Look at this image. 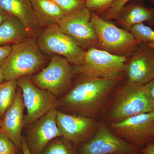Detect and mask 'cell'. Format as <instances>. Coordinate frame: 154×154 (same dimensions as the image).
Instances as JSON below:
<instances>
[{
  "label": "cell",
  "mask_w": 154,
  "mask_h": 154,
  "mask_svg": "<svg viewBox=\"0 0 154 154\" xmlns=\"http://www.w3.org/2000/svg\"><path fill=\"white\" fill-rule=\"evenodd\" d=\"M80 76L79 79L58 99L57 110L95 118L123 75L113 79Z\"/></svg>",
  "instance_id": "cell-1"
},
{
  "label": "cell",
  "mask_w": 154,
  "mask_h": 154,
  "mask_svg": "<svg viewBox=\"0 0 154 154\" xmlns=\"http://www.w3.org/2000/svg\"><path fill=\"white\" fill-rule=\"evenodd\" d=\"M153 111L154 101L145 86L126 82L112 96L103 117L110 124Z\"/></svg>",
  "instance_id": "cell-2"
},
{
  "label": "cell",
  "mask_w": 154,
  "mask_h": 154,
  "mask_svg": "<svg viewBox=\"0 0 154 154\" xmlns=\"http://www.w3.org/2000/svg\"><path fill=\"white\" fill-rule=\"evenodd\" d=\"M45 61L37 42L30 37L12 45L11 53L1 68L5 81L17 80L37 71Z\"/></svg>",
  "instance_id": "cell-3"
},
{
  "label": "cell",
  "mask_w": 154,
  "mask_h": 154,
  "mask_svg": "<svg viewBox=\"0 0 154 154\" xmlns=\"http://www.w3.org/2000/svg\"><path fill=\"white\" fill-rule=\"evenodd\" d=\"M91 22L97 34L100 49L119 56L133 54L142 44L128 30L91 14Z\"/></svg>",
  "instance_id": "cell-4"
},
{
  "label": "cell",
  "mask_w": 154,
  "mask_h": 154,
  "mask_svg": "<svg viewBox=\"0 0 154 154\" xmlns=\"http://www.w3.org/2000/svg\"><path fill=\"white\" fill-rule=\"evenodd\" d=\"M127 61V57L92 48L85 51L82 64L73 67L74 72L92 78L113 79L123 75Z\"/></svg>",
  "instance_id": "cell-5"
},
{
  "label": "cell",
  "mask_w": 154,
  "mask_h": 154,
  "mask_svg": "<svg viewBox=\"0 0 154 154\" xmlns=\"http://www.w3.org/2000/svg\"><path fill=\"white\" fill-rule=\"evenodd\" d=\"M65 58L53 55L46 67L31 78L38 88L48 91L58 99L63 96L72 85L73 67Z\"/></svg>",
  "instance_id": "cell-6"
},
{
  "label": "cell",
  "mask_w": 154,
  "mask_h": 154,
  "mask_svg": "<svg viewBox=\"0 0 154 154\" xmlns=\"http://www.w3.org/2000/svg\"><path fill=\"white\" fill-rule=\"evenodd\" d=\"M142 149L127 142L101 122L94 134L78 146L77 151V154H140Z\"/></svg>",
  "instance_id": "cell-7"
},
{
  "label": "cell",
  "mask_w": 154,
  "mask_h": 154,
  "mask_svg": "<svg viewBox=\"0 0 154 154\" xmlns=\"http://www.w3.org/2000/svg\"><path fill=\"white\" fill-rule=\"evenodd\" d=\"M38 40L41 51L60 55L74 66L82 64L85 51L72 38L63 33L57 25L46 28Z\"/></svg>",
  "instance_id": "cell-8"
},
{
  "label": "cell",
  "mask_w": 154,
  "mask_h": 154,
  "mask_svg": "<svg viewBox=\"0 0 154 154\" xmlns=\"http://www.w3.org/2000/svg\"><path fill=\"white\" fill-rule=\"evenodd\" d=\"M26 110L25 128L53 109H57L58 99L48 91L36 87L29 76L17 79Z\"/></svg>",
  "instance_id": "cell-9"
},
{
  "label": "cell",
  "mask_w": 154,
  "mask_h": 154,
  "mask_svg": "<svg viewBox=\"0 0 154 154\" xmlns=\"http://www.w3.org/2000/svg\"><path fill=\"white\" fill-rule=\"evenodd\" d=\"M109 126L116 134L133 145L143 148L154 142V111L138 114Z\"/></svg>",
  "instance_id": "cell-10"
},
{
  "label": "cell",
  "mask_w": 154,
  "mask_h": 154,
  "mask_svg": "<svg viewBox=\"0 0 154 154\" xmlns=\"http://www.w3.org/2000/svg\"><path fill=\"white\" fill-rule=\"evenodd\" d=\"M91 18L90 10L85 6L65 16L57 25L63 33L72 38L82 48H97L99 41Z\"/></svg>",
  "instance_id": "cell-11"
},
{
  "label": "cell",
  "mask_w": 154,
  "mask_h": 154,
  "mask_svg": "<svg viewBox=\"0 0 154 154\" xmlns=\"http://www.w3.org/2000/svg\"><path fill=\"white\" fill-rule=\"evenodd\" d=\"M57 109L48 113L26 127L24 136L31 154H41L53 140L62 137L57 124Z\"/></svg>",
  "instance_id": "cell-12"
},
{
  "label": "cell",
  "mask_w": 154,
  "mask_h": 154,
  "mask_svg": "<svg viewBox=\"0 0 154 154\" xmlns=\"http://www.w3.org/2000/svg\"><path fill=\"white\" fill-rule=\"evenodd\" d=\"M99 123L95 118L57 110V124L62 137L77 147L94 134Z\"/></svg>",
  "instance_id": "cell-13"
},
{
  "label": "cell",
  "mask_w": 154,
  "mask_h": 154,
  "mask_svg": "<svg viewBox=\"0 0 154 154\" xmlns=\"http://www.w3.org/2000/svg\"><path fill=\"white\" fill-rule=\"evenodd\" d=\"M125 74L128 82L144 86L154 79V48L142 43L127 62Z\"/></svg>",
  "instance_id": "cell-14"
},
{
  "label": "cell",
  "mask_w": 154,
  "mask_h": 154,
  "mask_svg": "<svg viewBox=\"0 0 154 154\" xmlns=\"http://www.w3.org/2000/svg\"><path fill=\"white\" fill-rule=\"evenodd\" d=\"M25 105L21 89L18 86L16 98L2 120L0 131L5 134L22 152V131L25 127Z\"/></svg>",
  "instance_id": "cell-15"
},
{
  "label": "cell",
  "mask_w": 154,
  "mask_h": 154,
  "mask_svg": "<svg viewBox=\"0 0 154 154\" xmlns=\"http://www.w3.org/2000/svg\"><path fill=\"white\" fill-rule=\"evenodd\" d=\"M0 7L9 15L19 19L30 36H34L41 27L30 0H0Z\"/></svg>",
  "instance_id": "cell-16"
},
{
  "label": "cell",
  "mask_w": 154,
  "mask_h": 154,
  "mask_svg": "<svg viewBox=\"0 0 154 154\" xmlns=\"http://www.w3.org/2000/svg\"><path fill=\"white\" fill-rule=\"evenodd\" d=\"M117 19L119 25L125 30H130L134 25L143 22L153 25L154 8L134 4L122 10Z\"/></svg>",
  "instance_id": "cell-17"
},
{
  "label": "cell",
  "mask_w": 154,
  "mask_h": 154,
  "mask_svg": "<svg viewBox=\"0 0 154 154\" xmlns=\"http://www.w3.org/2000/svg\"><path fill=\"white\" fill-rule=\"evenodd\" d=\"M40 26L58 25L66 16L59 7L51 0H30Z\"/></svg>",
  "instance_id": "cell-18"
},
{
  "label": "cell",
  "mask_w": 154,
  "mask_h": 154,
  "mask_svg": "<svg viewBox=\"0 0 154 154\" xmlns=\"http://www.w3.org/2000/svg\"><path fill=\"white\" fill-rule=\"evenodd\" d=\"M30 36L25 26L16 17L10 16L0 24V46L17 44Z\"/></svg>",
  "instance_id": "cell-19"
},
{
  "label": "cell",
  "mask_w": 154,
  "mask_h": 154,
  "mask_svg": "<svg viewBox=\"0 0 154 154\" xmlns=\"http://www.w3.org/2000/svg\"><path fill=\"white\" fill-rule=\"evenodd\" d=\"M18 88L17 80L6 81L0 84V118L13 104Z\"/></svg>",
  "instance_id": "cell-20"
},
{
  "label": "cell",
  "mask_w": 154,
  "mask_h": 154,
  "mask_svg": "<svg viewBox=\"0 0 154 154\" xmlns=\"http://www.w3.org/2000/svg\"><path fill=\"white\" fill-rule=\"evenodd\" d=\"M76 146L62 137L51 140L41 154H77Z\"/></svg>",
  "instance_id": "cell-21"
},
{
  "label": "cell",
  "mask_w": 154,
  "mask_h": 154,
  "mask_svg": "<svg viewBox=\"0 0 154 154\" xmlns=\"http://www.w3.org/2000/svg\"><path fill=\"white\" fill-rule=\"evenodd\" d=\"M135 38L144 44H154V30L143 23L134 25L130 29Z\"/></svg>",
  "instance_id": "cell-22"
},
{
  "label": "cell",
  "mask_w": 154,
  "mask_h": 154,
  "mask_svg": "<svg viewBox=\"0 0 154 154\" xmlns=\"http://www.w3.org/2000/svg\"><path fill=\"white\" fill-rule=\"evenodd\" d=\"M63 11L65 15H69L82 7H85L84 0H51Z\"/></svg>",
  "instance_id": "cell-23"
},
{
  "label": "cell",
  "mask_w": 154,
  "mask_h": 154,
  "mask_svg": "<svg viewBox=\"0 0 154 154\" xmlns=\"http://www.w3.org/2000/svg\"><path fill=\"white\" fill-rule=\"evenodd\" d=\"M130 0H116L108 8L103 17L106 20L117 19L125 6Z\"/></svg>",
  "instance_id": "cell-24"
},
{
  "label": "cell",
  "mask_w": 154,
  "mask_h": 154,
  "mask_svg": "<svg viewBox=\"0 0 154 154\" xmlns=\"http://www.w3.org/2000/svg\"><path fill=\"white\" fill-rule=\"evenodd\" d=\"M19 149L5 134L0 131V154H17Z\"/></svg>",
  "instance_id": "cell-25"
},
{
  "label": "cell",
  "mask_w": 154,
  "mask_h": 154,
  "mask_svg": "<svg viewBox=\"0 0 154 154\" xmlns=\"http://www.w3.org/2000/svg\"><path fill=\"white\" fill-rule=\"evenodd\" d=\"M116 0H86V8L89 10L99 11L107 8Z\"/></svg>",
  "instance_id": "cell-26"
},
{
  "label": "cell",
  "mask_w": 154,
  "mask_h": 154,
  "mask_svg": "<svg viewBox=\"0 0 154 154\" xmlns=\"http://www.w3.org/2000/svg\"><path fill=\"white\" fill-rule=\"evenodd\" d=\"M12 49V45L0 46V67L4 64Z\"/></svg>",
  "instance_id": "cell-27"
},
{
  "label": "cell",
  "mask_w": 154,
  "mask_h": 154,
  "mask_svg": "<svg viewBox=\"0 0 154 154\" xmlns=\"http://www.w3.org/2000/svg\"><path fill=\"white\" fill-rule=\"evenodd\" d=\"M140 154H154V142L147 145L142 149Z\"/></svg>",
  "instance_id": "cell-28"
},
{
  "label": "cell",
  "mask_w": 154,
  "mask_h": 154,
  "mask_svg": "<svg viewBox=\"0 0 154 154\" xmlns=\"http://www.w3.org/2000/svg\"><path fill=\"white\" fill-rule=\"evenodd\" d=\"M144 86L154 101V79Z\"/></svg>",
  "instance_id": "cell-29"
},
{
  "label": "cell",
  "mask_w": 154,
  "mask_h": 154,
  "mask_svg": "<svg viewBox=\"0 0 154 154\" xmlns=\"http://www.w3.org/2000/svg\"><path fill=\"white\" fill-rule=\"evenodd\" d=\"M22 154H31L28 149L25 137L23 135H22Z\"/></svg>",
  "instance_id": "cell-30"
},
{
  "label": "cell",
  "mask_w": 154,
  "mask_h": 154,
  "mask_svg": "<svg viewBox=\"0 0 154 154\" xmlns=\"http://www.w3.org/2000/svg\"><path fill=\"white\" fill-rule=\"evenodd\" d=\"M11 15H9L8 13L0 7V24L4 22Z\"/></svg>",
  "instance_id": "cell-31"
},
{
  "label": "cell",
  "mask_w": 154,
  "mask_h": 154,
  "mask_svg": "<svg viewBox=\"0 0 154 154\" xmlns=\"http://www.w3.org/2000/svg\"><path fill=\"white\" fill-rule=\"evenodd\" d=\"M5 80V76H4V74H3L2 71L0 67V84L4 82Z\"/></svg>",
  "instance_id": "cell-32"
},
{
  "label": "cell",
  "mask_w": 154,
  "mask_h": 154,
  "mask_svg": "<svg viewBox=\"0 0 154 154\" xmlns=\"http://www.w3.org/2000/svg\"><path fill=\"white\" fill-rule=\"evenodd\" d=\"M1 127H2V119L0 118V130L1 129Z\"/></svg>",
  "instance_id": "cell-33"
},
{
  "label": "cell",
  "mask_w": 154,
  "mask_h": 154,
  "mask_svg": "<svg viewBox=\"0 0 154 154\" xmlns=\"http://www.w3.org/2000/svg\"><path fill=\"white\" fill-rule=\"evenodd\" d=\"M150 1L152 2L153 3H154V0H150Z\"/></svg>",
  "instance_id": "cell-34"
},
{
  "label": "cell",
  "mask_w": 154,
  "mask_h": 154,
  "mask_svg": "<svg viewBox=\"0 0 154 154\" xmlns=\"http://www.w3.org/2000/svg\"><path fill=\"white\" fill-rule=\"evenodd\" d=\"M84 1H86V0H84Z\"/></svg>",
  "instance_id": "cell-35"
}]
</instances>
